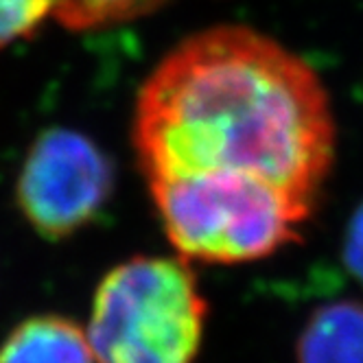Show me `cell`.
I'll use <instances>...</instances> for the list:
<instances>
[{
	"label": "cell",
	"instance_id": "1",
	"mask_svg": "<svg viewBox=\"0 0 363 363\" xmlns=\"http://www.w3.org/2000/svg\"><path fill=\"white\" fill-rule=\"evenodd\" d=\"M132 143L147 184L252 182L306 219L335 160L320 74L280 42L239 24L182 40L143 84Z\"/></svg>",
	"mask_w": 363,
	"mask_h": 363
},
{
	"label": "cell",
	"instance_id": "2",
	"mask_svg": "<svg viewBox=\"0 0 363 363\" xmlns=\"http://www.w3.org/2000/svg\"><path fill=\"white\" fill-rule=\"evenodd\" d=\"M206 318L186 258L134 256L99 282L86 335L94 363H195Z\"/></svg>",
	"mask_w": 363,
	"mask_h": 363
},
{
	"label": "cell",
	"instance_id": "3",
	"mask_svg": "<svg viewBox=\"0 0 363 363\" xmlns=\"http://www.w3.org/2000/svg\"><path fill=\"white\" fill-rule=\"evenodd\" d=\"M149 191L167 239L186 261H261L298 243L308 221L282 195L252 182L171 179Z\"/></svg>",
	"mask_w": 363,
	"mask_h": 363
},
{
	"label": "cell",
	"instance_id": "4",
	"mask_svg": "<svg viewBox=\"0 0 363 363\" xmlns=\"http://www.w3.org/2000/svg\"><path fill=\"white\" fill-rule=\"evenodd\" d=\"M114 191V167L96 143L66 127H50L31 145L16 197L29 225L46 241H62L90 225Z\"/></svg>",
	"mask_w": 363,
	"mask_h": 363
},
{
	"label": "cell",
	"instance_id": "5",
	"mask_svg": "<svg viewBox=\"0 0 363 363\" xmlns=\"http://www.w3.org/2000/svg\"><path fill=\"white\" fill-rule=\"evenodd\" d=\"M0 363H94L86 328L64 315H33L0 344Z\"/></svg>",
	"mask_w": 363,
	"mask_h": 363
},
{
	"label": "cell",
	"instance_id": "6",
	"mask_svg": "<svg viewBox=\"0 0 363 363\" xmlns=\"http://www.w3.org/2000/svg\"><path fill=\"white\" fill-rule=\"evenodd\" d=\"M298 363H363V302L322 304L306 320L296 346Z\"/></svg>",
	"mask_w": 363,
	"mask_h": 363
},
{
	"label": "cell",
	"instance_id": "7",
	"mask_svg": "<svg viewBox=\"0 0 363 363\" xmlns=\"http://www.w3.org/2000/svg\"><path fill=\"white\" fill-rule=\"evenodd\" d=\"M169 0H57L53 18L68 31H92L149 16Z\"/></svg>",
	"mask_w": 363,
	"mask_h": 363
},
{
	"label": "cell",
	"instance_id": "8",
	"mask_svg": "<svg viewBox=\"0 0 363 363\" xmlns=\"http://www.w3.org/2000/svg\"><path fill=\"white\" fill-rule=\"evenodd\" d=\"M57 0H0V48L31 35L53 16Z\"/></svg>",
	"mask_w": 363,
	"mask_h": 363
},
{
	"label": "cell",
	"instance_id": "9",
	"mask_svg": "<svg viewBox=\"0 0 363 363\" xmlns=\"http://www.w3.org/2000/svg\"><path fill=\"white\" fill-rule=\"evenodd\" d=\"M342 256L348 272L363 284V203L357 206L346 225Z\"/></svg>",
	"mask_w": 363,
	"mask_h": 363
}]
</instances>
